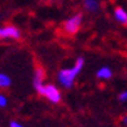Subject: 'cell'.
<instances>
[{
  "instance_id": "obj_1",
  "label": "cell",
  "mask_w": 127,
  "mask_h": 127,
  "mask_svg": "<svg viewBox=\"0 0 127 127\" xmlns=\"http://www.w3.org/2000/svg\"><path fill=\"white\" fill-rule=\"evenodd\" d=\"M84 65H86L84 57L79 56L75 59V61H74V64L71 66L60 69L59 73H57V75H56L57 83H59L60 87L65 88V90L73 88L78 77H79V74L82 73V70L84 69Z\"/></svg>"
},
{
  "instance_id": "obj_2",
  "label": "cell",
  "mask_w": 127,
  "mask_h": 127,
  "mask_svg": "<svg viewBox=\"0 0 127 127\" xmlns=\"http://www.w3.org/2000/svg\"><path fill=\"white\" fill-rule=\"evenodd\" d=\"M83 13L80 12H75L71 16H69L67 18L62 22V31L66 35H75L79 32V30L82 29L83 25Z\"/></svg>"
},
{
  "instance_id": "obj_3",
  "label": "cell",
  "mask_w": 127,
  "mask_h": 127,
  "mask_svg": "<svg viewBox=\"0 0 127 127\" xmlns=\"http://www.w3.org/2000/svg\"><path fill=\"white\" fill-rule=\"evenodd\" d=\"M38 94L44 97L48 102L53 104V105H57L60 104L62 100V94L59 86H56L53 83H45L42 88L38 91Z\"/></svg>"
},
{
  "instance_id": "obj_4",
  "label": "cell",
  "mask_w": 127,
  "mask_h": 127,
  "mask_svg": "<svg viewBox=\"0 0 127 127\" xmlns=\"http://www.w3.org/2000/svg\"><path fill=\"white\" fill-rule=\"evenodd\" d=\"M22 36L21 30L14 25L0 26V40H18Z\"/></svg>"
},
{
  "instance_id": "obj_5",
  "label": "cell",
  "mask_w": 127,
  "mask_h": 127,
  "mask_svg": "<svg viewBox=\"0 0 127 127\" xmlns=\"http://www.w3.org/2000/svg\"><path fill=\"white\" fill-rule=\"evenodd\" d=\"M47 83L45 82V71L43 70V67H35L34 70V74H32V87L36 92L43 87V86Z\"/></svg>"
},
{
  "instance_id": "obj_6",
  "label": "cell",
  "mask_w": 127,
  "mask_h": 127,
  "mask_svg": "<svg viewBox=\"0 0 127 127\" xmlns=\"http://www.w3.org/2000/svg\"><path fill=\"white\" fill-rule=\"evenodd\" d=\"M113 18L118 22L119 25L127 26V9L118 5L113 9Z\"/></svg>"
},
{
  "instance_id": "obj_7",
  "label": "cell",
  "mask_w": 127,
  "mask_h": 127,
  "mask_svg": "<svg viewBox=\"0 0 127 127\" xmlns=\"http://www.w3.org/2000/svg\"><path fill=\"white\" fill-rule=\"evenodd\" d=\"M95 75L99 80L105 82V80H109V79L113 78V70H112V67H109V66H101V67L97 69Z\"/></svg>"
},
{
  "instance_id": "obj_8",
  "label": "cell",
  "mask_w": 127,
  "mask_h": 127,
  "mask_svg": "<svg viewBox=\"0 0 127 127\" xmlns=\"http://www.w3.org/2000/svg\"><path fill=\"white\" fill-rule=\"evenodd\" d=\"M82 5H83V9L86 12L96 13V12H99L101 3H100V0H83Z\"/></svg>"
},
{
  "instance_id": "obj_9",
  "label": "cell",
  "mask_w": 127,
  "mask_h": 127,
  "mask_svg": "<svg viewBox=\"0 0 127 127\" xmlns=\"http://www.w3.org/2000/svg\"><path fill=\"white\" fill-rule=\"evenodd\" d=\"M12 86V78H10L7 73L0 71V91L7 90Z\"/></svg>"
},
{
  "instance_id": "obj_10",
  "label": "cell",
  "mask_w": 127,
  "mask_h": 127,
  "mask_svg": "<svg viewBox=\"0 0 127 127\" xmlns=\"http://www.w3.org/2000/svg\"><path fill=\"white\" fill-rule=\"evenodd\" d=\"M8 97L7 95L4 94L3 91H0V109H4V108H7L8 106Z\"/></svg>"
},
{
  "instance_id": "obj_11",
  "label": "cell",
  "mask_w": 127,
  "mask_h": 127,
  "mask_svg": "<svg viewBox=\"0 0 127 127\" xmlns=\"http://www.w3.org/2000/svg\"><path fill=\"white\" fill-rule=\"evenodd\" d=\"M118 99H119V101H121V102H125V104H127V90L121 92L119 96H118Z\"/></svg>"
},
{
  "instance_id": "obj_12",
  "label": "cell",
  "mask_w": 127,
  "mask_h": 127,
  "mask_svg": "<svg viewBox=\"0 0 127 127\" xmlns=\"http://www.w3.org/2000/svg\"><path fill=\"white\" fill-rule=\"evenodd\" d=\"M9 127H26L25 125H22L18 121H10L9 122Z\"/></svg>"
},
{
  "instance_id": "obj_13",
  "label": "cell",
  "mask_w": 127,
  "mask_h": 127,
  "mask_svg": "<svg viewBox=\"0 0 127 127\" xmlns=\"http://www.w3.org/2000/svg\"><path fill=\"white\" fill-rule=\"evenodd\" d=\"M122 125H123V126H127V115L122 117Z\"/></svg>"
}]
</instances>
